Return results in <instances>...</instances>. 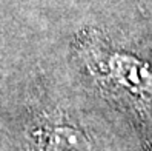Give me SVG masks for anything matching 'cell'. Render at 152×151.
I'll return each mask as SVG.
<instances>
[{"mask_svg": "<svg viewBox=\"0 0 152 151\" xmlns=\"http://www.w3.org/2000/svg\"><path fill=\"white\" fill-rule=\"evenodd\" d=\"M39 151H95L88 133L68 120H52L39 134Z\"/></svg>", "mask_w": 152, "mask_h": 151, "instance_id": "obj_1", "label": "cell"}]
</instances>
